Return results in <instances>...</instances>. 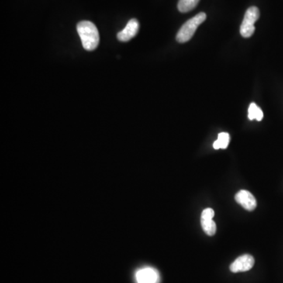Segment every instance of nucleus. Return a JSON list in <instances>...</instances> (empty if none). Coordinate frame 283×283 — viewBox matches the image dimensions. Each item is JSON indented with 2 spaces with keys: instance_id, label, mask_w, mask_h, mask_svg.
I'll list each match as a JSON object with an SVG mask.
<instances>
[{
  "instance_id": "nucleus-1",
  "label": "nucleus",
  "mask_w": 283,
  "mask_h": 283,
  "mask_svg": "<svg viewBox=\"0 0 283 283\" xmlns=\"http://www.w3.org/2000/svg\"><path fill=\"white\" fill-rule=\"evenodd\" d=\"M77 29L83 47L88 51L95 50L99 43V33L95 25L88 21H83L79 22Z\"/></svg>"
},
{
  "instance_id": "nucleus-2",
  "label": "nucleus",
  "mask_w": 283,
  "mask_h": 283,
  "mask_svg": "<svg viewBox=\"0 0 283 283\" xmlns=\"http://www.w3.org/2000/svg\"><path fill=\"white\" fill-rule=\"evenodd\" d=\"M205 20L206 15L204 12L199 13L194 18L188 20L179 30L177 35V41L180 43L189 41L194 36L199 25L203 23Z\"/></svg>"
},
{
  "instance_id": "nucleus-3",
  "label": "nucleus",
  "mask_w": 283,
  "mask_h": 283,
  "mask_svg": "<svg viewBox=\"0 0 283 283\" xmlns=\"http://www.w3.org/2000/svg\"><path fill=\"white\" fill-rule=\"evenodd\" d=\"M260 18V11L257 7H251L246 11L244 19L240 27V33L244 38L253 36L255 32L254 23Z\"/></svg>"
},
{
  "instance_id": "nucleus-4",
  "label": "nucleus",
  "mask_w": 283,
  "mask_h": 283,
  "mask_svg": "<svg viewBox=\"0 0 283 283\" xmlns=\"http://www.w3.org/2000/svg\"><path fill=\"white\" fill-rule=\"evenodd\" d=\"M136 283H160V276L158 271L151 267L140 268L136 272Z\"/></svg>"
},
{
  "instance_id": "nucleus-5",
  "label": "nucleus",
  "mask_w": 283,
  "mask_h": 283,
  "mask_svg": "<svg viewBox=\"0 0 283 283\" xmlns=\"http://www.w3.org/2000/svg\"><path fill=\"white\" fill-rule=\"evenodd\" d=\"M254 264L255 260L251 255H242L231 264L230 270L233 273L245 272L252 269Z\"/></svg>"
},
{
  "instance_id": "nucleus-6",
  "label": "nucleus",
  "mask_w": 283,
  "mask_h": 283,
  "mask_svg": "<svg viewBox=\"0 0 283 283\" xmlns=\"http://www.w3.org/2000/svg\"><path fill=\"white\" fill-rule=\"evenodd\" d=\"M235 201L248 211H253L257 208V200L251 193L246 190H242L236 194Z\"/></svg>"
},
{
  "instance_id": "nucleus-7",
  "label": "nucleus",
  "mask_w": 283,
  "mask_h": 283,
  "mask_svg": "<svg viewBox=\"0 0 283 283\" xmlns=\"http://www.w3.org/2000/svg\"><path fill=\"white\" fill-rule=\"evenodd\" d=\"M139 23L137 20L131 19L123 30L118 32V39L121 42H128L137 35Z\"/></svg>"
},
{
  "instance_id": "nucleus-8",
  "label": "nucleus",
  "mask_w": 283,
  "mask_h": 283,
  "mask_svg": "<svg viewBox=\"0 0 283 283\" xmlns=\"http://www.w3.org/2000/svg\"><path fill=\"white\" fill-rule=\"evenodd\" d=\"M230 143V135L227 132H221L218 135V139L214 142L213 148L215 150L226 149Z\"/></svg>"
},
{
  "instance_id": "nucleus-9",
  "label": "nucleus",
  "mask_w": 283,
  "mask_h": 283,
  "mask_svg": "<svg viewBox=\"0 0 283 283\" xmlns=\"http://www.w3.org/2000/svg\"><path fill=\"white\" fill-rule=\"evenodd\" d=\"M248 118L250 121L257 120V121H260L264 118V112L257 104L251 103L249 105Z\"/></svg>"
},
{
  "instance_id": "nucleus-10",
  "label": "nucleus",
  "mask_w": 283,
  "mask_h": 283,
  "mask_svg": "<svg viewBox=\"0 0 283 283\" xmlns=\"http://www.w3.org/2000/svg\"><path fill=\"white\" fill-rule=\"evenodd\" d=\"M201 224L204 232L208 236H212L215 235V232H216V225L212 219L201 218Z\"/></svg>"
},
{
  "instance_id": "nucleus-11",
  "label": "nucleus",
  "mask_w": 283,
  "mask_h": 283,
  "mask_svg": "<svg viewBox=\"0 0 283 283\" xmlns=\"http://www.w3.org/2000/svg\"><path fill=\"white\" fill-rule=\"evenodd\" d=\"M200 0H179L178 9L180 12L187 13L196 8Z\"/></svg>"
},
{
  "instance_id": "nucleus-12",
  "label": "nucleus",
  "mask_w": 283,
  "mask_h": 283,
  "mask_svg": "<svg viewBox=\"0 0 283 283\" xmlns=\"http://www.w3.org/2000/svg\"><path fill=\"white\" fill-rule=\"evenodd\" d=\"M214 215H215V212H214L213 209L210 208H205V210H203V212L201 213V218L212 219L214 217Z\"/></svg>"
}]
</instances>
